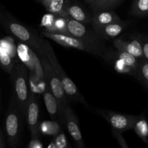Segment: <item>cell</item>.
Wrapping results in <instances>:
<instances>
[{
  "label": "cell",
  "mask_w": 148,
  "mask_h": 148,
  "mask_svg": "<svg viewBox=\"0 0 148 148\" xmlns=\"http://www.w3.org/2000/svg\"><path fill=\"white\" fill-rule=\"evenodd\" d=\"M25 116L14 95L11 97L5 117L4 128L10 145L15 148L19 143Z\"/></svg>",
  "instance_id": "obj_4"
},
{
  "label": "cell",
  "mask_w": 148,
  "mask_h": 148,
  "mask_svg": "<svg viewBox=\"0 0 148 148\" xmlns=\"http://www.w3.org/2000/svg\"><path fill=\"white\" fill-rule=\"evenodd\" d=\"M38 56L40 62H41L44 77L46 82H47V85H49L52 93L53 94V95L59 103L64 124V111L65 107L68 105V99L65 95L62 82H61L58 75H56L54 69L51 64L50 62L49 61L46 54L40 53Z\"/></svg>",
  "instance_id": "obj_5"
},
{
  "label": "cell",
  "mask_w": 148,
  "mask_h": 148,
  "mask_svg": "<svg viewBox=\"0 0 148 148\" xmlns=\"http://www.w3.org/2000/svg\"><path fill=\"white\" fill-rule=\"evenodd\" d=\"M10 75L12 81L14 96L25 116L30 93L28 83V69L18 61L13 66Z\"/></svg>",
  "instance_id": "obj_3"
},
{
  "label": "cell",
  "mask_w": 148,
  "mask_h": 148,
  "mask_svg": "<svg viewBox=\"0 0 148 148\" xmlns=\"http://www.w3.org/2000/svg\"><path fill=\"white\" fill-rule=\"evenodd\" d=\"M103 59L104 60L106 61V62H108V63H109L110 64L112 65L114 69H115L118 73L123 74V75H130V76H133L137 77V71L134 70V69H133V68H132L131 66L126 64L124 63L123 61H121V59H118V58H116V56H114V55L111 53V52L109 51L108 50Z\"/></svg>",
  "instance_id": "obj_18"
},
{
  "label": "cell",
  "mask_w": 148,
  "mask_h": 148,
  "mask_svg": "<svg viewBox=\"0 0 148 148\" xmlns=\"http://www.w3.org/2000/svg\"><path fill=\"white\" fill-rule=\"evenodd\" d=\"M0 24L20 41L30 46L38 55L45 53L43 39L34 30L23 25L9 13L0 10Z\"/></svg>",
  "instance_id": "obj_1"
},
{
  "label": "cell",
  "mask_w": 148,
  "mask_h": 148,
  "mask_svg": "<svg viewBox=\"0 0 148 148\" xmlns=\"http://www.w3.org/2000/svg\"><path fill=\"white\" fill-rule=\"evenodd\" d=\"M143 40L141 36H133L127 40L122 38L114 39L113 44L116 50L127 52L140 60L143 59Z\"/></svg>",
  "instance_id": "obj_13"
},
{
  "label": "cell",
  "mask_w": 148,
  "mask_h": 148,
  "mask_svg": "<svg viewBox=\"0 0 148 148\" xmlns=\"http://www.w3.org/2000/svg\"><path fill=\"white\" fill-rule=\"evenodd\" d=\"M47 148H56V147H55V145H54V143H53V140L51 141V143H49V146H48Z\"/></svg>",
  "instance_id": "obj_34"
},
{
  "label": "cell",
  "mask_w": 148,
  "mask_h": 148,
  "mask_svg": "<svg viewBox=\"0 0 148 148\" xmlns=\"http://www.w3.org/2000/svg\"><path fill=\"white\" fill-rule=\"evenodd\" d=\"M137 78L144 84L146 88L148 87V61L145 59H140Z\"/></svg>",
  "instance_id": "obj_26"
},
{
  "label": "cell",
  "mask_w": 148,
  "mask_h": 148,
  "mask_svg": "<svg viewBox=\"0 0 148 148\" xmlns=\"http://www.w3.org/2000/svg\"><path fill=\"white\" fill-rule=\"evenodd\" d=\"M59 16L64 18L72 19L85 25H91L92 22V15L86 12L80 6L70 4L68 1L62 13Z\"/></svg>",
  "instance_id": "obj_15"
},
{
  "label": "cell",
  "mask_w": 148,
  "mask_h": 148,
  "mask_svg": "<svg viewBox=\"0 0 148 148\" xmlns=\"http://www.w3.org/2000/svg\"><path fill=\"white\" fill-rule=\"evenodd\" d=\"M130 14L135 17L148 16V0H134L132 4Z\"/></svg>",
  "instance_id": "obj_23"
},
{
  "label": "cell",
  "mask_w": 148,
  "mask_h": 148,
  "mask_svg": "<svg viewBox=\"0 0 148 148\" xmlns=\"http://www.w3.org/2000/svg\"><path fill=\"white\" fill-rule=\"evenodd\" d=\"M96 112L106 120L111 126L112 132L121 134L127 130H132L137 118V116L123 114L108 110L98 109Z\"/></svg>",
  "instance_id": "obj_8"
},
{
  "label": "cell",
  "mask_w": 148,
  "mask_h": 148,
  "mask_svg": "<svg viewBox=\"0 0 148 148\" xmlns=\"http://www.w3.org/2000/svg\"><path fill=\"white\" fill-rule=\"evenodd\" d=\"M122 0H95L90 4L92 12L103 10H111L116 7Z\"/></svg>",
  "instance_id": "obj_25"
},
{
  "label": "cell",
  "mask_w": 148,
  "mask_h": 148,
  "mask_svg": "<svg viewBox=\"0 0 148 148\" xmlns=\"http://www.w3.org/2000/svg\"><path fill=\"white\" fill-rule=\"evenodd\" d=\"M28 83L30 92L34 94H43L46 86L45 77H41L33 72L28 70Z\"/></svg>",
  "instance_id": "obj_19"
},
{
  "label": "cell",
  "mask_w": 148,
  "mask_h": 148,
  "mask_svg": "<svg viewBox=\"0 0 148 148\" xmlns=\"http://www.w3.org/2000/svg\"><path fill=\"white\" fill-rule=\"evenodd\" d=\"M131 24L130 21L121 20L119 22L110 23L104 25L92 26L95 34L102 40H111L116 39L125 29Z\"/></svg>",
  "instance_id": "obj_14"
},
{
  "label": "cell",
  "mask_w": 148,
  "mask_h": 148,
  "mask_svg": "<svg viewBox=\"0 0 148 148\" xmlns=\"http://www.w3.org/2000/svg\"><path fill=\"white\" fill-rule=\"evenodd\" d=\"M53 141L56 148H68L69 147L67 138L64 133L63 130L60 132L57 135L53 137Z\"/></svg>",
  "instance_id": "obj_29"
},
{
  "label": "cell",
  "mask_w": 148,
  "mask_h": 148,
  "mask_svg": "<svg viewBox=\"0 0 148 148\" xmlns=\"http://www.w3.org/2000/svg\"><path fill=\"white\" fill-rule=\"evenodd\" d=\"M39 112H40V107H39L37 96L36 94L30 92L25 117L27 121L31 138H38L40 136L38 130L39 124H40Z\"/></svg>",
  "instance_id": "obj_11"
},
{
  "label": "cell",
  "mask_w": 148,
  "mask_h": 148,
  "mask_svg": "<svg viewBox=\"0 0 148 148\" xmlns=\"http://www.w3.org/2000/svg\"><path fill=\"white\" fill-rule=\"evenodd\" d=\"M111 53L116 56L118 59H121V61L124 62L128 66H131L132 68L136 70L137 72V69H138V65H139V60L136 57H134L133 55L130 54V53H127V52L124 51H119L116 50V51H111Z\"/></svg>",
  "instance_id": "obj_24"
},
{
  "label": "cell",
  "mask_w": 148,
  "mask_h": 148,
  "mask_svg": "<svg viewBox=\"0 0 148 148\" xmlns=\"http://www.w3.org/2000/svg\"><path fill=\"white\" fill-rule=\"evenodd\" d=\"M132 130L139 137L148 145V122L144 115L137 116Z\"/></svg>",
  "instance_id": "obj_22"
},
{
  "label": "cell",
  "mask_w": 148,
  "mask_h": 148,
  "mask_svg": "<svg viewBox=\"0 0 148 148\" xmlns=\"http://www.w3.org/2000/svg\"><path fill=\"white\" fill-rule=\"evenodd\" d=\"M38 130L40 134L47 136H52L53 137L62 131L60 123L55 120L43 121L39 124Z\"/></svg>",
  "instance_id": "obj_21"
},
{
  "label": "cell",
  "mask_w": 148,
  "mask_h": 148,
  "mask_svg": "<svg viewBox=\"0 0 148 148\" xmlns=\"http://www.w3.org/2000/svg\"><path fill=\"white\" fill-rule=\"evenodd\" d=\"M68 148H71V147H70V146H69V147H68Z\"/></svg>",
  "instance_id": "obj_36"
},
{
  "label": "cell",
  "mask_w": 148,
  "mask_h": 148,
  "mask_svg": "<svg viewBox=\"0 0 148 148\" xmlns=\"http://www.w3.org/2000/svg\"><path fill=\"white\" fill-rule=\"evenodd\" d=\"M121 20L119 16L111 10H103L92 12L91 26L104 25L110 23L119 22Z\"/></svg>",
  "instance_id": "obj_17"
},
{
  "label": "cell",
  "mask_w": 148,
  "mask_h": 148,
  "mask_svg": "<svg viewBox=\"0 0 148 148\" xmlns=\"http://www.w3.org/2000/svg\"><path fill=\"white\" fill-rule=\"evenodd\" d=\"M43 100L46 110L51 119L58 121L61 124H63V119L61 114L59 103L48 85L43 92Z\"/></svg>",
  "instance_id": "obj_16"
},
{
  "label": "cell",
  "mask_w": 148,
  "mask_h": 148,
  "mask_svg": "<svg viewBox=\"0 0 148 148\" xmlns=\"http://www.w3.org/2000/svg\"><path fill=\"white\" fill-rule=\"evenodd\" d=\"M17 55L19 61L39 77H44L41 62L37 53L25 43L19 42L17 45Z\"/></svg>",
  "instance_id": "obj_9"
},
{
  "label": "cell",
  "mask_w": 148,
  "mask_h": 148,
  "mask_svg": "<svg viewBox=\"0 0 148 148\" xmlns=\"http://www.w3.org/2000/svg\"><path fill=\"white\" fill-rule=\"evenodd\" d=\"M51 32L52 33H58L68 35L67 29H66V18L56 15L54 24H53V30Z\"/></svg>",
  "instance_id": "obj_27"
},
{
  "label": "cell",
  "mask_w": 148,
  "mask_h": 148,
  "mask_svg": "<svg viewBox=\"0 0 148 148\" xmlns=\"http://www.w3.org/2000/svg\"><path fill=\"white\" fill-rule=\"evenodd\" d=\"M64 124H65L69 134L76 143L77 148H86L81 134L79 119L69 104L65 107L64 111Z\"/></svg>",
  "instance_id": "obj_12"
},
{
  "label": "cell",
  "mask_w": 148,
  "mask_h": 148,
  "mask_svg": "<svg viewBox=\"0 0 148 148\" xmlns=\"http://www.w3.org/2000/svg\"><path fill=\"white\" fill-rule=\"evenodd\" d=\"M147 89H148V87H147Z\"/></svg>",
  "instance_id": "obj_37"
},
{
  "label": "cell",
  "mask_w": 148,
  "mask_h": 148,
  "mask_svg": "<svg viewBox=\"0 0 148 148\" xmlns=\"http://www.w3.org/2000/svg\"><path fill=\"white\" fill-rule=\"evenodd\" d=\"M26 148H43V145L38 138H31L30 143Z\"/></svg>",
  "instance_id": "obj_31"
},
{
  "label": "cell",
  "mask_w": 148,
  "mask_h": 148,
  "mask_svg": "<svg viewBox=\"0 0 148 148\" xmlns=\"http://www.w3.org/2000/svg\"><path fill=\"white\" fill-rule=\"evenodd\" d=\"M143 59L148 61V38H143Z\"/></svg>",
  "instance_id": "obj_32"
},
{
  "label": "cell",
  "mask_w": 148,
  "mask_h": 148,
  "mask_svg": "<svg viewBox=\"0 0 148 148\" xmlns=\"http://www.w3.org/2000/svg\"><path fill=\"white\" fill-rule=\"evenodd\" d=\"M56 17V14H52V13H48L44 14L42 17L41 25L45 28L44 30L51 32L53 30V24H54L55 19Z\"/></svg>",
  "instance_id": "obj_28"
},
{
  "label": "cell",
  "mask_w": 148,
  "mask_h": 148,
  "mask_svg": "<svg viewBox=\"0 0 148 148\" xmlns=\"http://www.w3.org/2000/svg\"><path fill=\"white\" fill-rule=\"evenodd\" d=\"M66 29L68 36H71L82 40L88 44L98 49L103 53V57L108 51L102 39L100 38L92 29L87 27L86 25L72 19L66 18Z\"/></svg>",
  "instance_id": "obj_6"
},
{
  "label": "cell",
  "mask_w": 148,
  "mask_h": 148,
  "mask_svg": "<svg viewBox=\"0 0 148 148\" xmlns=\"http://www.w3.org/2000/svg\"><path fill=\"white\" fill-rule=\"evenodd\" d=\"M17 45L12 37L0 39V66L7 73H11L13 66L18 62Z\"/></svg>",
  "instance_id": "obj_10"
},
{
  "label": "cell",
  "mask_w": 148,
  "mask_h": 148,
  "mask_svg": "<svg viewBox=\"0 0 148 148\" xmlns=\"http://www.w3.org/2000/svg\"><path fill=\"white\" fill-rule=\"evenodd\" d=\"M44 42V51L45 54L47 56L48 59L50 62L51 64L52 65L53 68L54 69L56 75H58L59 78L62 82V87L64 90L65 95H66L67 99L71 101H75V102H79L82 103L84 106H87V103L85 101V98L80 93L79 90L77 89V86L74 82H72V79L67 76L66 72L63 69V68L61 66L57 57L56 56L54 51L53 48L51 46L49 40L46 39H43Z\"/></svg>",
  "instance_id": "obj_2"
},
{
  "label": "cell",
  "mask_w": 148,
  "mask_h": 148,
  "mask_svg": "<svg viewBox=\"0 0 148 148\" xmlns=\"http://www.w3.org/2000/svg\"><path fill=\"white\" fill-rule=\"evenodd\" d=\"M0 148H5V145H4V139H3V136L1 131H0Z\"/></svg>",
  "instance_id": "obj_33"
},
{
  "label": "cell",
  "mask_w": 148,
  "mask_h": 148,
  "mask_svg": "<svg viewBox=\"0 0 148 148\" xmlns=\"http://www.w3.org/2000/svg\"><path fill=\"white\" fill-rule=\"evenodd\" d=\"M41 35L46 38L53 40L56 43L64 46V47L78 49L79 51L91 53L94 56H98L102 58L103 57V52L98 50V49L71 36L62 34V33H52V32H49L46 30L41 31Z\"/></svg>",
  "instance_id": "obj_7"
},
{
  "label": "cell",
  "mask_w": 148,
  "mask_h": 148,
  "mask_svg": "<svg viewBox=\"0 0 148 148\" xmlns=\"http://www.w3.org/2000/svg\"><path fill=\"white\" fill-rule=\"evenodd\" d=\"M84 1H85V2L87 3V4H88L90 5V4H91V3H92L93 1H95V0H84Z\"/></svg>",
  "instance_id": "obj_35"
},
{
  "label": "cell",
  "mask_w": 148,
  "mask_h": 148,
  "mask_svg": "<svg viewBox=\"0 0 148 148\" xmlns=\"http://www.w3.org/2000/svg\"><path fill=\"white\" fill-rule=\"evenodd\" d=\"M49 13L60 15L68 1L66 0H36Z\"/></svg>",
  "instance_id": "obj_20"
},
{
  "label": "cell",
  "mask_w": 148,
  "mask_h": 148,
  "mask_svg": "<svg viewBox=\"0 0 148 148\" xmlns=\"http://www.w3.org/2000/svg\"><path fill=\"white\" fill-rule=\"evenodd\" d=\"M112 134L114 137H115L116 140H117L118 143L119 144L120 148H129L128 145L127 144V142L124 140V137L121 135V133L115 132H112Z\"/></svg>",
  "instance_id": "obj_30"
}]
</instances>
